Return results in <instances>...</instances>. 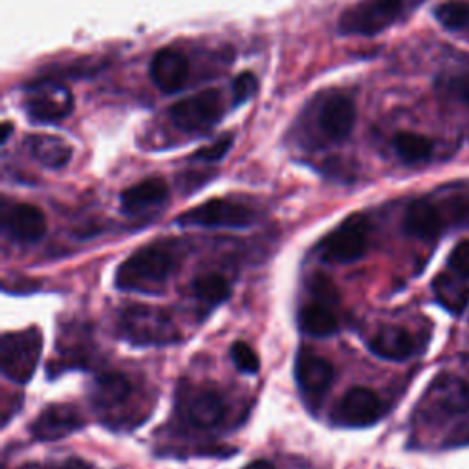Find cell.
<instances>
[{
    "label": "cell",
    "mask_w": 469,
    "mask_h": 469,
    "mask_svg": "<svg viewBox=\"0 0 469 469\" xmlns=\"http://www.w3.org/2000/svg\"><path fill=\"white\" fill-rule=\"evenodd\" d=\"M178 268V254L167 244L143 246L116 270V288L143 296L162 294Z\"/></svg>",
    "instance_id": "cell-1"
},
{
    "label": "cell",
    "mask_w": 469,
    "mask_h": 469,
    "mask_svg": "<svg viewBox=\"0 0 469 469\" xmlns=\"http://www.w3.org/2000/svg\"><path fill=\"white\" fill-rule=\"evenodd\" d=\"M422 3L423 0H362L343 13L338 29L343 35L373 38L411 15Z\"/></svg>",
    "instance_id": "cell-2"
},
{
    "label": "cell",
    "mask_w": 469,
    "mask_h": 469,
    "mask_svg": "<svg viewBox=\"0 0 469 469\" xmlns=\"http://www.w3.org/2000/svg\"><path fill=\"white\" fill-rule=\"evenodd\" d=\"M120 336L138 347H163L180 339L171 315L153 306H129L120 314Z\"/></svg>",
    "instance_id": "cell-3"
},
{
    "label": "cell",
    "mask_w": 469,
    "mask_h": 469,
    "mask_svg": "<svg viewBox=\"0 0 469 469\" xmlns=\"http://www.w3.org/2000/svg\"><path fill=\"white\" fill-rule=\"evenodd\" d=\"M371 222L365 214H350L324 237L319 246V259L329 264H350L367 254Z\"/></svg>",
    "instance_id": "cell-4"
},
{
    "label": "cell",
    "mask_w": 469,
    "mask_h": 469,
    "mask_svg": "<svg viewBox=\"0 0 469 469\" xmlns=\"http://www.w3.org/2000/svg\"><path fill=\"white\" fill-rule=\"evenodd\" d=\"M43 352V336L38 329L8 332L0 341V369L15 383H28L38 371Z\"/></svg>",
    "instance_id": "cell-5"
},
{
    "label": "cell",
    "mask_w": 469,
    "mask_h": 469,
    "mask_svg": "<svg viewBox=\"0 0 469 469\" xmlns=\"http://www.w3.org/2000/svg\"><path fill=\"white\" fill-rule=\"evenodd\" d=\"M257 221L255 211L230 198H213L178 216L184 228H247Z\"/></svg>",
    "instance_id": "cell-6"
},
{
    "label": "cell",
    "mask_w": 469,
    "mask_h": 469,
    "mask_svg": "<svg viewBox=\"0 0 469 469\" xmlns=\"http://www.w3.org/2000/svg\"><path fill=\"white\" fill-rule=\"evenodd\" d=\"M224 113L219 90L207 88L180 99L169 108L171 121L186 132H202L221 121Z\"/></svg>",
    "instance_id": "cell-7"
},
{
    "label": "cell",
    "mask_w": 469,
    "mask_h": 469,
    "mask_svg": "<svg viewBox=\"0 0 469 469\" xmlns=\"http://www.w3.org/2000/svg\"><path fill=\"white\" fill-rule=\"evenodd\" d=\"M24 108L33 121L57 123L74 111V96L64 85L45 81L28 90Z\"/></svg>",
    "instance_id": "cell-8"
},
{
    "label": "cell",
    "mask_w": 469,
    "mask_h": 469,
    "mask_svg": "<svg viewBox=\"0 0 469 469\" xmlns=\"http://www.w3.org/2000/svg\"><path fill=\"white\" fill-rule=\"evenodd\" d=\"M383 402L367 387H352L334 409V422L343 427H369L383 416Z\"/></svg>",
    "instance_id": "cell-9"
},
{
    "label": "cell",
    "mask_w": 469,
    "mask_h": 469,
    "mask_svg": "<svg viewBox=\"0 0 469 469\" xmlns=\"http://www.w3.org/2000/svg\"><path fill=\"white\" fill-rule=\"evenodd\" d=\"M334 376V365L327 357L315 354L310 348L299 350L296 359V380L306 402H319L322 396L329 392Z\"/></svg>",
    "instance_id": "cell-10"
},
{
    "label": "cell",
    "mask_w": 469,
    "mask_h": 469,
    "mask_svg": "<svg viewBox=\"0 0 469 469\" xmlns=\"http://www.w3.org/2000/svg\"><path fill=\"white\" fill-rule=\"evenodd\" d=\"M85 427L83 415L68 404H54L46 407L31 423V435L41 442H55L74 435Z\"/></svg>",
    "instance_id": "cell-11"
},
{
    "label": "cell",
    "mask_w": 469,
    "mask_h": 469,
    "mask_svg": "<svg viewBox=\"0 0 469 469\" xmlns=\"http://www.w3.org/2000/svg\"><path fill=\"white\" fill-rule=\"evenodd\" d=\"M317 121L324 138L334 143L345 141L356 125V105L352 97L343 92H332L324 97Z\"/></svg>",
    "instance_id": "cell-12"
},
{
    "label": "cell",
    "mask_w": 469,
    "mask_h": 469,
    "mask_svg": "<svg viewBox=\"0 0 469 469\" xmlns=\"http://www.w3.org/2000/svg\"><path fill=\"white\" fill-rule=\"evenodd\" d=\"M3 228L15 242H39L46 235V214L33 204H13L4 209Z\"/></svg>",
    "instance_id": "cell-13"
},
{
    "label": "cell",
    "mask_w": 469,
    "mask_h": 469,
    "mask_svg": "<svg viewBox=\"0 0 469 469\" xmlns=\"http://www.w3.org/2000/svg\"><path fill=\"white\" fill-rule=\"evenodd\" d=\"M149 74L153 83L165 94H176L182 90L189 78V61L176 48H162L155 54Z\"/></svg>",
    "instance_id": "cell-14"
},
{
    "label": "cell",
    "mask_w": 469,
    "mask_h": 469,
    "mask_svg": "<svg viewBox=\"0 0 469 469\" xmlns=\"http://www.w3.org/2000/svg\"><path fill=\"white\" fill-rule=\"evenodd\" d=\"M446 226L444 213L429 200H415L409 204L404 216V230L407 235L422 240H435Z\"/></svg>",
    "instance_id": "cell-15"
},
{
    "label": "cell",
    "mask_w": 469,
    "mask_h": 469,
    "mask_svg": "<svg viewBox=\"0 0 469 469\" xmlns=\"http://www.w3.org/2000/svg\"><path fill=\"white\" fill-rule=\"evenodd\" d=\"M169 198V188L163 178L153 176L147 180H141L136 186L127 188L121 197V211L125 214H141L153 207L162 205Z\"/></svg>",
    "instance_id": "cell-16"
},
{
    "label": "cell",
    "mask_w": 469,
    "mask_h": 469,
    "mask_svg": "<svg viewBox=\"0 0 469 469\" xmlns=\"http://www.w3.org/2000/svg\"><path fill=\"white\" fill-rule=\"evenodd\" d=\"M369 350L387 362H406L416 350L415 338L402 327H381L371 339Z\"/></svg>",
    "instance_id": "cell-17"
},
{
    "label": "cell",
    "mask_w": 469,
    "mask_h": 469,
    "mask_svg": "<svg viewBox=\"0 0 469 469\" xmlns=\"http://www.w3.org/2000/svg\"><path fill=\"white\" fill-rule=\"evenodd\" d=\"M429 396L437 409L446 415H464L469 411V381L453 374H442L431 385Z\"/></svg>",
    "instance_id": "cell-18"
},
{
    "label": "cell",
    "mask_w": 469,
    "mask_h": 469,
    "mask_svg": "<svg viewBox=\"0 0 469 469\" xmlns=\"http://www.w3.org/2000/svg\"><path fill=\"white\" fill-rule=\"evenodd\" d=\"M226 402L214 390H198L184 407L186 420L197 429H213L226 416Z\"/></svg>",
    "instance_id": "cell-19"
},
{
    "label": "cell",
    "mask_w": 469,
    "mask_h": 469,
    "mask_svg": "<svg viewBox=\"0 0 469 469\" xmlns=\"http://www.w3.org/2000/svg\"><path fill=\"white\" fill-rule=\"evenodd\" d=\"M132 394V383L120 373L99 374L90 389V400L99 411H113L123 406Z\"/></svg>",
    "instance_id": "cell-20"
},
{
    "label": "cell",
    "mask_w": 469,
    "mask_h": 469,
    "mask_svg": "<svg viewBox=\"0 0 469 469\" xmlns=\"http://www.w3.org/2000/svg\"><path fill=\"white\" fill-rule=\"evenodd\" d=\"M24 146L31 158L48 169L64 167L71 160V155H74L68 141L50 134H31L24 139Z\"/></svg>",
    "instance_id": "cell-21"
},
{
    "label": "cell",
    "mask_w": 469,
    "mask_h": 469,
    "mask_svg": "<svg viewBox=\"0 0 469 469\" xmlns=\"http://www.w3.org/2000/svg\"><path fill=\"white\" fill-rule=\"evenodd\" d=\"M297 324L303 334L312 338H329L339 329L338 315L327 305L321 303L303 306L297 315Z\"/></svg>",
    "instance_id": "cell-22"
},
{
    "label": "cell",
    "mask_w": 469,
    "mask_h": 469,
    "mask_svg": "<svg viewBox=\"0 0 469 469\" xmlns=\"http://www.w3.org/2000/svg\"><path fill=\"white\" fill-rule=\"evenodd\" d=\"M462 279L464 277L460 275L440 273L432 281V292H435L439 303L453 315H462L469 305V286Z\"/></svg>",
    "instance_id": "cell-23"
},
{
    "label": "cell",
    "mask_w": 469,
    "mask_h": 469,
    "mask_svg": "<svg viewBox=\"0 0 469 469\" xmlns=\"http://www.w3.org/2000/svg\"><path fill=\"white\" fill-rule=\"evenodd\" d=\"M394 151L407 165H418L431 158L432 143L429 138L416 132H398L394 136Z\"/></svg>",
    "instance_id": "cell-24"
},
{
    "label": "cell",
    "mask_w": 469,
    "mask_h": 469,
    "mask_svg": "<svg viewBox=\"0 0 469 469\" xmlns=\"http://www.w3.org/2000/svg\"><path fill=\"white\" fill-rule=\"evenodd\" d=\"M193 296L207 305V306H219L226 303L231 296V286L226 277L219 273H207L193 281Z\"/></svg>",
    "instance_id": "cell-25"
},
{
    "label": "cell",
    "mask_w": 469,
    "mask_h": 469,
    "mask_svg": "<svg viewBox=\"0 0 469 469\" xmlns=\"http://www.w3.org/2000/svg\"><path fill=\"white\" fill-rule=\"evenodd\" d=\"M437 21L449 31L469 28V4L464 0H449L435 10Z\"/></svg>",
    "instance_id": "cell-26"
},
{
    "label": "cell",
    "mask_w": 469,
    "mask_h": 469,
    "mask_svg": "<svg viewBox=\"0 0 469 469\" xmlns=\"http://www.w3.org/2000/svg\"><path fill=\"white\" fill-rule=\"evenodd\" d=\"M231 359H233V365L244 374H257L261 369L257 352L246 341H235L231 345Z\"/></svg>",
    "instance_id": "cell-27"
},
{
    "label": "cell",
    "mask_w": 469,
    "mask_h": 469,
    "mask_svg": "<svg viewBox=\"0 0 469 469\" xmlns=\"http://www.w3.org/2000/svg\"><path fill=\"white\" fill-rule=\"evenodd\" d=\"M231 146H233V136H231V134L222 136V138H219L216 141H213L211 146L202 147L200 151H197V153L193 155V160H197V162H207V163H211V162H221V160L230 153Z\"/></svg>",
    "instance_id": "cell-28"
},
{
    "label": "cell",
    "mask_w": 469,
    "mask_h": 469,
    "mask_svg": "<svg viewBox=\"0 0 469 469\" xmlns=\"http://www.w3.org/2000/svg\"><path fill=\"white\" fill-rule=\"evenodd\" d=\"M259 88V80L254 71H242L233 81V101L237 105L247 101L249 97H254Z\"/></svg>",
    "instance_id": "cell-29"
},
{
    "label": "cell",
    "mask_w": 469,
    "mask_h": 469,
    "mask_svg": "<svg viewBox=\"0 0 469 469\" xmlns=\"http://www.w3.org/2000/svg\"><path fill=\"white\" fill-rule=\"evenodd\" d=\"M449 268L453 270V273L469 279V239L455 246L449 255Z\"/></svg>",
    "instance_id": "cell-30"
},
{
    "label": "cell",
    "mask_w": 469,
    "mask_h": 469,
    "mask_svg": "<svg viewBox=\"0 0 469 469\" xmlns=\"http://www.w3.org/2000/svg\"><path fill=\"white\" fill-rule=\"evenodd\" d=\"M451 90L458 99H462L465 105H469V71L462 74L451 81Z\"/></svg>",
    "instance_id": "cell-31"
},
{
    "label": "cell",
    "mask_w": 469,
    "mask_h": 469,
    "mask_svg": "<svg viewBox=\"0 0 469 469\" xmlns=\"http://www.w3.org/2000/svg\"><path fill=\"white\" fill-rule=\"evenodd\" d=\"M52 469H92V467H90L87 462L80 460V458H70V460H66L64 464L55 465V467H52Z\"/></svg>",
    "instance_id": "cell-32"
},
{
    "label": "cell",
    "mask_w": 469,
    "mask_h": 469,
    "mask_svg": "<svg viewBox=\"0 0 469 469\" xmlns=\"http://www.w3.org/2000/svg\"><path fill=\"white\" fill-rule=\"evenodd\" d=\"M244 469H275V465L270 464L268 460H255V462H251L249 465H246Z\"/></svg>",
    "instance_id": "cell-33"
},
{
    "label": "cell",
    "mask_w": 469,
    "mask_h": 469,
    "mask_svg": "<svg viewBox=\"0 0 469 469\" xmlns=\"http://www.w3.org/2000/svg\"><path fill=\"white\" fill-rule=\"evenodd\" d=\"M10 134H12V123H4V127H3V143L8 141Z\"/></svg>",
    "instance_id": "cell-34"
}]
</instances>
